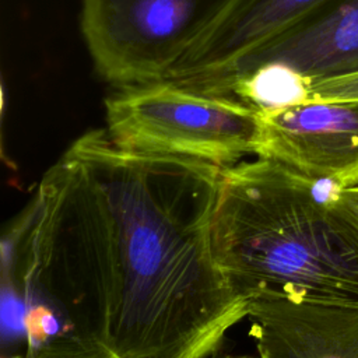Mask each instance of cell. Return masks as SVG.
Instances as JSON below:
<instances>
[{"mask_svg":"<svg viewBox=\"0 0 358 358\" xmlns=\"http://www.w3.org/2000/svg\"><path fill=\"white\" fill-rule=\"evenodd\" d=\"M222 168L76 138L4 239L24 358H210L248 317L220 270Z\"/></svg>","mask_w":358,"mask_h":358,"instance_id":"1","label":"cell"},{"mask_svg":"<svg viewBox=\"0 0 358 358\" xmlns=\"http://www.w3.org/2000/svg\"><path fill=\"white\" fill-rule=\"evenodd\" d=\"M343 189L266 157L222 168L213 246L232 288L358 306V220Z\"/></svg>","mask_w":358,"mask_h":358,"instance_id":"2","label":"cell"},{"mask_svg":"<svg viewBox=\"0 0 358 358\" xmlns=\"http://www.w3.org/2000/svg\"><path fill=\"white\" fill-rule=\"evenodd\" d=\"M106 131L120 147L232 166L257 155L260 112L245 101L175 81L117 88Z\"/></svg>","mask_w":358,"mask_h":358,"instance_id":"3","label":"cell"},{"mask_svg":"<svg viewBox=\"0 0 358 358\" xmlns=\"http://www.w3.org/2000/svg\"><path fill=\"white\" fill-rule=\"evenodd\" d=\"M234 0H83L80 27L98 74L116 88L166 81Z\"/></svg>","mask_w":358,"mask_h":358,"instance_id":"4","label":"cell"},{"mask_svg":"<svg viewBox=\"0 0 358 358\" xmlns=\"http://www.w3.org/2000/svg\"><path fill=\"white\" fill-rule=\"evenodd\" d=\"M260 112L256 157L305 175L358 186V102L306 101Z\"/></svg>","mask_w":358,"mask_h":358,"instance_id":"5","label":"cell"},{"mask_svg":"<svg viewBox=\"0 0 358 358\" xmlns=\"http://www.w3.org/2000/svg\"><path fill=\"white\" fill-rule=\"evenodd\" d=\"M259 67L296 76L306 92L312 83L358 73V0H336L194 88L215 92L231 78Z\"/></svg>","mask_w":358,"mask_h":358,"instance_id":"6","label":"cell"},{"mask_svg":"<svg viewBox=\"0 0 358 358\" xmlns=\"http://www.w3.org/2000/svg\"><path fill=\"white\" fill-rule=\"evenodd\" d=\"M246 319L259 358H358V306L257 295Z\"/></svg>","mask_w":358,"mask_h":358,"instance_id":"7","label":"cell"},{"mask_svg":"<svg viewBox=\"0 0 358 358\" xmlns=\"http://www.w3.org/2000/svg\"><path fill=\"white\" fill-rule=\"evenodd\" d=\"M334 1L234 0L221 18L186 52L169 81L199 87Z\"/></svg>","mask_w":358,"mask_h":358,"instance_id":"8","label":"cell"},{"mask_svg":"<svg viewBox=\"0 0 358 358\" xmlns=\"http://www.w3.org/2000/svg\"><path fill=\"white\" fill-rule=\"evenodd\" d=\"M308 101L358 102V73L327 78L308 85Z\"/></svg>","mask_w":358,"mask_h":358,"instance_id":"9","label":"cell"},{"mask_svg":"<svg viewBox=\"0 0 358 358\" xmlns=\"http://www.w3.org/2000/svg\"><path fill=\"white\" fill-rule=\"evenodd\" d=\"M341 199H343V203L347 206V208L358 220V186L343 189Z\"/></svg>","mask_w":358,"mask_h":358,"instance_id":"10","label":"cell"},{"mask_svg":"<svg viewBox=\"0 0 358 358\" xmlns=\"http://www.w3.org/2000/svg\"><path fill=\"white\" fill-rule=\"evenodd\" d=\"M221 358H259V357H252V355H227Z\"/></svg>","mask_w":358,"mask_h":358,"instance_id":"11","label":"cell"},{"mask_svg":"<svg viewBox=\"0 0 358 358\" xmlns=\"http://www.w3.org/2000/svg\"><path fill=\"white\" fill-rule=\"evenodd\" d=\"M13 358H22V357H13Z\"/></svg>","mask_w":358,"mask_h":358,"instance_id":"12","label":"cell"}]
</instances>
